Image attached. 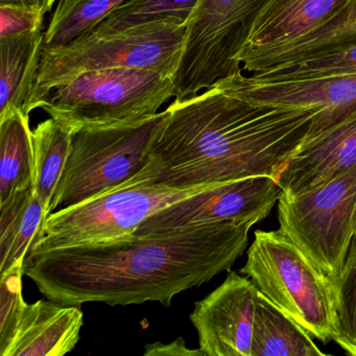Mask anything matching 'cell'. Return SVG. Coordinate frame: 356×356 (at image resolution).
<instances>
[{
    "instance_id": "1",
    "label": "cell",
    "mask_w": 356,
    "mask_h": 356,
    "mask_svg": "<svg viewBox=\"0 0 356 356\" xmlns=\"http://www.w3.org/2000/svg\"><path fill=\"white\" fill-rule=\"evenodd\" d=\"M248 225L220 222L158 235H128L87 245L30 252L28 276L47 299L66 305L160 302L230 270L245 252Z\"/></svg>"
},
{
    "instance_id": "2",
    "label": "cell",
    "mask_w": 356,
    "mask_h": 356,
    "mask_svg": "<svg viewBox=\"0 0 356 356\" xmlns=\"http://www.w3.org/2000/svg\"><path fill=\"white\" fill-rule=\"evenodd\" d=\"M145 168L131 185L186 189L250 177L278 178L316 113L245 101L218 86L175 99Z\"/></svg>"
},
{
    "instance_id": "3",
    "label": "cell",
    "mask_w": 356,
    "mask_h": 356,
    "mask_svg": "<svg viewBox=\"0 0 356 356\" xmlns=\"http://www.w3.org/2000/svg\"><path fill=\"white\" fill-rule=\"evenodd\" d=\"M185 32L184 22L159 20L102 36L88 34L63 49L43 51L26 111L42 107L51 91L92 70L143 68L174 79Z\"/></svg>"
},
{
    "instance_id": "4",
    "label": "cell",
    "mask_w": 356,
    "mask_h": 356,
    "mask_svg": "<svg viewBox=\"0 0 356 356\" xmlns=\"http://www.w3.org/2000/svg\"><path fill=\"white\" fill-rule=\"evenodd\" d=\"M166 118L164 110L136 122L74 131L49 212L130 186L147 165L152 143Z\"/></svg>"
},
{
    "instance_id": "5",
    "label": "cell",
    "mask_w": 356,
    "mask_h": 356,
    "mask_svg": "<svg viewBox=\"0 0 356 356\" xmlns=\"http://www.w3.org/2000/svg\"><path fill=\"white\" fill-rule=\"evenodd\" d=\"M241 273L312 337L325 343L332 341L333 283L280 229L256 231Z\"/></svg>"
},
{
    "instance_id": "6",
    "label": "cell",
    "mask_w": 356,
    "mask_h": 356,
    "mask_svg": "<svg viewBox=\"0 0 356 356\" xmlns=\"http://www.w3.org/2000/svg\"><path fill=\"white\" fill-rule=\"evenodd\" d=\"M175 97L174 79L143 68L85 72L51 91L41 109L72 131L136 122Z\"/></svg>"
},
{
    "instance_id": "7",
    "label": "cell",
    "mask_w": 356,
    "mask_h": 356,
    "mask_svg": "<svg viewBox=\"0 0 356 356\" xmlns=\"http://www.w3.org/2000/svg\"><path fill=\"white\" fill-rule=\"evenodd\" d=\"M268 1H197L186 22L182 55L175 72V99L195 97L243 70L239 55Z\"/></svg>"
},
{
    "instance_id": "8",
    "label": "cell",
    "mask_w": 356,
    "mask_h": 356,
    "mask_svg": "<svg viewBox=\"0 0 356 356\" xmlns=\"http://www.w3.org/2000/svg\"><path fill=\"white\" fill-rule=\"evenodd\" d=\"M356 166L318 186L278 200L280 230L334 283L354 236Z\"/></svg>"
},
{
    "instance_id": "9",
    "label": "cell",
    "mask_w": 356,
    "mask_h": 356,
    "mask_svg": "<svg viewBox=\"0 0 356 356\" xmlns=\"http://www.w3.org/2000/svg\"><path fill=\"white\" fill-rule=\"evenodd\" d=\"M213 185L216 184L177 189L133 184L74 207L51 212L41 225L29 253L134 234L158 210Z\"/></svg>"
},
{
    "instance_id": "10",
    "label": "cell",
    "mask_w": 356,
    "mask_h": 356,
    "mask_svg": "<svg viewBox=\"0 0 356 356\" xmlns=\"http://www.w3.org/2000/svg\"><path fill=\"white\" fill-rule=\"evenodd\" d=\"M281 195L282 189L273 177H250L220 183L158 210L137 228L134 235L174 234L220 222L253 227L270 214Z\"/></svg>"
},
{
    "instance_id": "11",
    "label": "cell",
    "mask_w": 356,
    "mask_h": 356,
    "mask_svg": "<svg viewBox=\"0 0 356 356\" xmlns=\"http://www.w3.org/2000/svg\"><path fill=\"white\" fill-rule=\"evenodd\" d=\"M214 86L254 104L312 110L316 118L306 139L356 115V74L312 80L257 82L241 70Z\"/></svg>"
},
{
    "instance_id": "12",
    "label": "cell",
    "mask_w": 356,
    "mask_h": 356,
    "mask_svg": "<svg viewBox=\"0 0 356 356\" xmlns=\"http://www.w3.org/2000/svg\"><path fill=\"white\" fill-rule=\"evenodd\" d=\"M257 293L250 279L229 272L218 289L195 302L189 318L206 356H251Z\"/></svg>"
},
{
    "instance_id": "13",
    "label": "cell",
    "mask_w": 356,
    "mask_h": 356,
    "mask_svg": "<svg viewBox=\"0 0 356 356\" xmlns=\"http://www.w3.org/2000/svg\"><path fill=\"white\" fill-rule=\"evenodd\" d=\"M356 166V115L305 139L277 178L285 195L318 186Z\"/></svg>"
},
{
    "instance_id": "14",
    "label": "cell",
    "mask_w": 356,
    "mask_h": 356,
    "mask_svg": "<svg viewBox=\"0 0 356 356\" xmlns=\"http://www.w3.org/2000/svg\"><path fill=\"white\" fill-rule=\"evenodd\" d=\"M83 325L80 306L49 299L26 303L11 343L0 355H65L79 343Z\"/></svg>"
},
{
    "instance_id": "15",
    "label": "cell",
    "mask_w": 356,
    "mask_h": 356,
    "mask_svg": "<svg viewBox=\"0 0 356 356\" xmlns=\"http://www.w3.org/2000/svg\"><path fill=\"white\" fill-rule=\"evenodd\" d=\"M349 1L270 0L256 19L239 57L285 44L312 32Z\"/></svg>"
},
{
    "instance_id": "16",
    "label": "cell",
    "mask_w": 356,
    "mask_h": 356,
    "mask_svg": "<svg viewBox=\"0 0 356 356\" xmlns=\"http://www.w3.org/2000/svg\"><path fill=\"white\" fill-rule=\"evenodd\" d=\"M354 44L356 0H351L312 32L285 44L245 54L238 58V62L243 70L253 74Z\"/></svg>"
},
{
    "instance_id": "17",
    "label": "cell",
    "mask_w": 356,
    "mask_h": 356,
    "mask_svg": "<svg viewBox=\"0 0 356 356\" xmlns=\"http://www.w3.org/2000/svg\"><path fill=\"white\" fill-rule=\"evenodd\" d=\"M44 51V31L0 39V120L28 113Z\"/></svg>"
},
{
    "instance_id": "18",
    "label": "cell",
    "mask_w": 356,
    "mask_h": 356,
    "mask_svg": "<svg viewBox=\"0 0 356 356\" xmlns=\"http://www.w3.org/2000/svg\"><path fill=\"white\" fill-rule=\"evenodd\" d=\"M312 335L258 291L251 356H325Z\"/></svg>"
},
{
    "instance_id": "19",
    "label": "cell",
    "mask_w": 356,
    "mask_h": 356,
    "mask_svg": "<svg viewBox=\"0 0 356 356\" xmlns=\"http://www.w3.org/2000/svg\"><path fill=\"white\" fill-rule=\"evenodd\" d=\"M34 188L17 191L0 203V274L24 266L31 245L47 218Z\"/></svg>"
},
{
    "instance_id": "20",
    "label": "cell",
    "mask_w": 356,
    "mask_h": 356,
    "mask_svg": "<svg viewBox=\"0 0 356 356\" xmlns=\"http://www.w3.org/2000/svg\"><path fill=\"white\" fill-rule=\"evenodd\" d=\"M34 186L30 115L15 111L0 120V203Z\"/></svg>"
},
{
    "instance_id": "21",
    "label": "cell",
    "mask_w": 356,
    "mask_h": 356,
    "mask_svg": "<svg viewBox=\"0 0 356 356\" xmlns=\"http://www.w3.org/2000/svg\"><path fill=\"white\" fill-rule=\"evenodd\" d=\"M74 131L54 118L39 122L32 130L34 147L35 193L49 216L58 183L63 174Z\"/></svg>"
},
{
    "instance_id": "22",
    "label": "cell",
    "mask_w": 356,
    "mask_h": 356,
    "mask_svg": "<svg viewBox=\"0 0 356 356\" xmlns=\"http://www.w3.org/2000/svg\"><path fill=\"white\" fill-rule=\"evenodd\" d=\"M127 0H59L44 31V51H57L90 34Z\"/></svg>"
},
{
    "instance_id": "23",
    "label": "cell",
    "mask_w": 356,
    "mask_h": 356,
    "mask_svg": "<svg viewBox=\"0 0 356 356\" xmlns=\"http://www.w3.org/2000/svg\"><path fill=\"white\" fill-rule=\"evenodd\" d=\"M356 74V44L325 51L306 59L250 74L257 82L312 80Z\"/></svg>"
},
{
    "instance_id": "24",
    "label": "cell",
    "mask_w": 356,
    "mask_h": 356,
    "mask_svg": "<svg viewBox=\"0 0 356 356\" xmlns=\"http://www.w3.org/2000/svg\"><path fill=\"white\" fill-rule=\"evenodd\" d=\"M199 0H127L90 34L108 35L137 26L176 19L186 24Z\"/></svg>"
},
{
    "instance_id": "25",
    "label": "cell",
    "mask_w": 356,
    "mask_h": 356,
    "mask_svg": "<svg viewBox=\"0 0 356 356\" xmlns=\"http://www.w3.org/2000/svg\"><path fill=\"white\" fill-rule=\"evenodd\" d=\"M335 298L334 341L346 353L356 356V236L352 238L339 278L333 283Z\"/></svg>"
},
{
    "instance_id": "26",
    "label": "cell",
    "mask_w": 356,
    "mask_h": 356,
    "mask_svg": "<svg viewBox=\"0 0 356 356\" xmlns=\"http://www.w3.org/2000/svg\"><path fill=\"white\" fill-rule=\"evenodd\" d=\"M24 266H16L0 278V353L11 343L18 320L24 309L22 277Z\"/></svg>"
},
{
    "instance_id": "27",
    "label": "cell",
    "mask_w": 356,
    "mask_h": 356,
    "mask_svg": "<svg viewBox=\"0 0 356 356\" xmlns=\"http://www.w3.org/2000/svg\"><path fill=\"white\" fill-rule=\"evenodd\" d=\"M47 14L22 6H0V39L43 30Z\"/></svg>"
},
{
    "instance_id": "28",
    "label": "cell",
    "mask_w": 356,
    "mask_h": 356,
    "mask_svg": "<svg viewBox=\"0 0 356 356\" xmlns=\"http://www.w3.org/2000/svg\"><path fill=\"white\" fill-rule=\"evenodd\" d=\"M145 356H206L201 349H189L182 337L170 343H156L145 346Z\"/></svg>"
},
{
    "instance_id": "29",
    "label": "cell",
    "mask_w": 356,
    "mask_h": 356,
    "mask_svg": "<svg viewBox=\"0 0 356 356\" xmlns=\"http://www.w3.org/2000/svg\"><path fill=\"white\" fill-rule=\"evenodd\" d=\"M56 1L58 0H0V6H22V7L35 8L40 9L45 14L53 10Z\"/></svg>"
},
{
    "instance_id": "30",
    "label": "cell",
    "mask_w": 356,
    "mask_h": 356,
    "mask_svg": "<svg viewBox=\"0 0 356 356\" xmlns=\"http://www.w3.org/2000/svg\"><path fill=\"white\" fill-rule=\"evenodd\" d=\"M354 235L356 236V211L355 216H354Z\"/></svg>"
}]
</instances>
